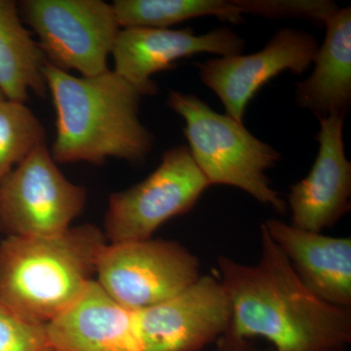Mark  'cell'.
I'll return each mask as SVG.
<instances>
[{
	"label": "cell",
	"instance_id": "7402d4cb",
	"mask_svg": "<svg viewBox=\"0 0 351 351\" xmlns=\"http://www.w3.org/2000/svg\"><path fill=\"white\" fill-rule=\"evenodd\" d=\"M5 97H4V95L2 94V92L0 91V101L5 100Z\"/></svg>",
	"mask_w": 351,
	"mask_h": 351
},
{
	"label": "cell",
	"instance_id": "ba28073f",
	"mask_svg": "<svg viewBox=\"0 0 351 351\" xmlns=\"http://www.w3.org/2000/svg\"><path fill=\"white\" fill-rule=\"evenodd\" d=\"M86 200V189L64 177L43 143L0 182V228L8 237L57 234L71 228Z\"/></svg>",
	"mask_w": 351,
	"mask_h": 351
},
{
	"label": "cell",
	"instance_id": "3957f363",
	"mask_svg": "<svg viewBox=\"0 0 351 351\" xmlns=\"http://www.w3.org/2000/svg\"><path fill=\"white\" fill-rule=\"evenodd\" d=\"M108 243L92 223L57 234L7 237L0 243V304L25 319L47 324L93 280Z\"/></svg>",
	"mask_w": 351,
	"mask_h": 351
},
{
	"label": "cell",
	"instance_id": "5b68a950",
	"mask_svg": "<svg viewBox=\"0 0 351 351\" xmlns=\"http://www.w3.org/2000/svg\"><path fill=\"white\" fill-rule=\"evenodd\" d=\"M95 274L113 300L133 311L167 301L201 276L199 260L189 249L154 239L108 243Z\"/></svg>",
	"mask_w": 351,
	"mask_h": 351
},
{
	"label": "cell",
	"instance_id": "ac0fdd59",
	"mask_svg": "<svg viewBox=\"0 0 351 351\" xmlns=\"http://www.w3.org/2000/svg\"><path fill=\"white\" fill-rule=\"evenodd\" d=\"M43 143V123L24 103L0 101V182Z\"/></svg>",
	"mask_w": 351,
	"mask_h": 351
},
{
	"label": "cell",
	"instance_id": "4fadbf2b",
	"mask_svg": "<svg viewBox=\"0 0 351 351\" xmlns=\"http://www.w3.org/2000/svg\"><path fill=\"white\" fill-rule=\"evenodd\" d=\"M45 330L55 351H145L135 311L113 300L95 279Z\"/></svg>",
	"mask_w": 351,
	"mask_h": 351
},
{
	"label": "cell",
	"instance_id": "8992f818",
	"mask_svg": "<svg viewBox=\"0 0 351 351\" xmlns=\"http://www.w3.org/2000/svg\"><path fill=\"white\" fill-rule=\"evenodd\" d=\"M20 15L39 38L46 59L84 77L107 71L121 27L112 4L101 0H24Z\"/></svg>",
	"mask_w": 351,
	"mask_h": 351
},
{
	"label": "cell",
	"instance_id": "9c48e42d",
	"mask_svg": "<svg viewBox=\"0 0 351 351\" xmlns=\"http://www.w3.org/2000/svg\"><path fill=\"white\" fill-rule=\"evenodd\" d=\"M145 351H203L232 327L230 298L218 276H201L167 301L135 311Z\"/></svg>",
	"mask_w": 351,
	"mask_h": 351
},
{
	"label": "cell",
	"instance_id": "8fae6325",
	"mask_svg": "<svg viewBox=\"0 0 351 351\" xmlns=\"http://www.w3.org/2000/svg\"><path fill=\"white\" fill-rule=\"evenodd\" d=\"M244 46V39L228 27L199 36L191 29L125 27L120 29L113 45V71L143 96H152L157 86L152 76L174 68L178 60L203 53L234 56L241 54Z\"/></svg>",
	"mask_w": 351,
	"mask_h": 351
},
{
	"label": "cell",
	"instance_id": "6da1fadb",
	"mask_svg": "<svg viewBox=\"0 0 351 351\" xmlns=\"http://www.w3.org/2000/svg\"><path fill=\"white\" fill-rule=\"evenodd\" d=\"M218 267L237 337L267 339L276 351L338 350L350 343V309L311 292L262 225L258 263L219 256Z\"/></svg>",
	"mask_w": 351,
	"mask_h": 351
},
{
	"label": "cell",
	"instance_id": "603a6c76",
	"mask_svg": "<svg viewBox=\"0 0 351 351\" xmlns=\"http://www.w3.org/2000/svg\"><path fill=\"white\" fill-rule=\"evenodd\" d=\"M41 351H55L54 350H52V348H49V346H47V348H44V350Z\"/></svg>",
	"mask_w": 351,
	"mask_h": 351
},
{
	"label": "cell",
	"instance_id": "d6986e66",
	"mask_svg": "<svg viewBox=\"0 0 351 351\" xmlns=\"http://www.w3.org/2000/svg\"><path fill=\"white\" fill-rule=\"evenodd\" d=\"M244 14L265 18H302L325 25L339 10L335 2L328 0H240Z\"/></svg>",
	"mask_w": 351,
	"mask_h": 351
},
{
	"label": "cell",
	"instance_id": "9a60e30c",
	"mask_svg": "<svg viewBox=\"0 0 351 351\" xmlns=\"http://www.w3.org/2000/svg\"><path fill=\"white\" fill-rule=\"evenodd\" d=\"M326 36L314 55V71L297 84V101L318 119L345 115L351 101V8H341L330 18Z\"/></svg>",
	"mask_w": 351,
	"mask_h": 351
},
{
	"label": "cell",
	"instance_id": "44dd1931",
	"mask_svg": "<svg viewBox=\"0 0 351 351\" xmlns=\"http://www.w3.org/2000/svg\"><path fill=\"white\" fill-rule=\"evenodd\" d=\"M204 351V350H203ZM208 351H265L261 350L251 343L249 339H242L228 330L215 343L213 350Z\"/></svg>",
	"mask_w": 351,
	"mask_h": 351
},
{
	"label": "cell",
	"instance_id": "277c9868",
	"mask_svg": "<svg viewBox=\"0 0 351 351\" xmlns=\"http://www.w3.org/2000/svg\"><path fill=\"white\" fill-rule=\"evenodd\" d=\"M167 106L186 122L189 152L210 186L241 189L278 214L287 212V203L267 176L281 157L271 145L252 135L243 122L215 112L195 95L170 91Z\"/></svg>",
	"mask_w": 351,
	"mask_h": 351
},
{
	"label": "cell",
	"instance_id": "52a82bcc",
	"mask_svg": "<svg viewBox=\"0 0 351 351\" xmlns=\"http://www.w3.org/2000/svg\"><path fill=\"white\" fill-rule=\"evenodd\" d=\"M209 186L188 145L173 147L144 181L110 195L104 232L107 240L152 239L166 221L191 211Z\"/></svg>",
	"mask_w": 351,
	"mask_h": 351
},
{
	"label": "cell",
	"instance_id": "e0dca14e",
	"mask_svg": "<svg viewBox=\"0 0 351 351\" xmlns=\"http://www.w3.org/2000/svg\"><path fill=\"white\" fill-rule=\"evenodd\" d=\"M112 7L121 29H168L184 21L206 16L239 24L244 14L240 0H117Z\"/></svg>",
	"mask_w": 351,
	"mask_h": 351
},
{
	"label": "cell",
	"instance_id": "5bb4252c",
	"mask_svg": "<svg viewBox=\"0 0 351 351\" xmlns=\"http://www.w3.org/2000/svg\"><path fill=\"white\" fill-rule=\"evenodd\" d=\"M262 226L311 292L328 304L350 309V237L306 232L278 219Z\"/></svg>",
	"mask_w": 351,
	"mask_h": 351
},
{
	"label": "cell",
	"instance_id": "cb8c5ba5",
	"mask_svg": "<svg viewBox=\"0 0 351 351\" xmlns=\"http://www.w3.org/2000/svg\"><path fill=\"white\" fill-rule=\"evenodd\" d=\"M343 350H321V351H341Z\"/></svg>",
	"mask_w": 351,
	"mask_h": 351
},
{
	"label": "cell",
	"instance_id": "ffe728a7",
	"mask_svg": "<svg viewBox=\"0 0 351 351\" xmlns=\"http://www.w3.org/2000/svg\"><path fill=\"white\" fill-rule=\"evenodd\" d=\"M47 346L45 324L25 319L0 304V351H41Z\"/></svg>",
	"mask_w": 351,
	"mask_h": 351
},
{
	"label": "cell",
	"instance_id": "7a4b0ae2",
	"mask_svg": "<svg viewBox=\"0 0 351 351\" xmlns=\"http://www.w3.org/2000/svg\"><path fill=\"white\" fill-rule=\"evenodd\" d=\"M43 75L56 108L55 162L137 163L149 156L154 138L138 119L143 95L133 85L110 69L77 77L48 61Z\"/></svg>",
	"mask_w": 351,
	"mask_h": 351
},
{
	"label": "cell",
	"instance_id": "2e32d148",
	"mask_svg": "<svg viewBox=\"0 0 351 351\" xmlns=\"http://www.w3.org/2000/svg\"><path fill=\"white\" fill-rule=\"evenodd\" d=\"M20 16L15 1L0 0V91L7 100L25 104L29 92L46 96L47 59Z\"/></svg>",
	"mask_w": 351,
	"mask_h": 351
},
{
	"label": "cell",
	"instance_id": "30bf717a",
	"mask_svg": "<svg viewBox=\"0 0 351 351\" xmlns=\"http://www.w3.org/2000/svg\"><path fill=\"white\" fill-rule=\"evenodd\" d=\"M318 46L311 34L284 27L254 54L219 57L197 64L198 75L223 104L226 114L243 122L246 108L258 90L283 71L304 73L313 64Z\"/></svg>",
	"mask_w": 351,
	"mask_h": 351
},
{
	"label": "cell",
	"instance_id": "7c38bea8",
	"mask_svg": "<svg viewBox=\"0 0 351 351\" xmlns=\"http://www.w3.org/2000/svg\"><path fill=\"white\" fill-rule=\"evenodd\" d=\"M343 120L345 115L337 113L320 119L319 151L311 172L291 186V225L300 230L319 233L350 211L351 163L346 156Z\"/></svg>",
	"mask_w": 351,
	"mask_h": 351
}]
</instances>
